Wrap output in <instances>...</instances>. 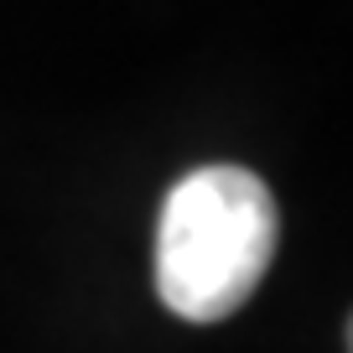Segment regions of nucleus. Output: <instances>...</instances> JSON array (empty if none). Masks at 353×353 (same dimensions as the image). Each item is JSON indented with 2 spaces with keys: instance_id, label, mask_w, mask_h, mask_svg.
<instances>
[{
  "instance_id": "1",
  "label": "nucleus",
  "mask_w": 353,
  "mask_h": 353,
  "mask_svg": "<svg viewBox=\"0 0 353 353\" xmlns=\"http://www.w3.org/2000/svg\"><path fill=\"white\" fill-rule=\"evenodd\" d=\"M281 244L276 198L250 166H198L156 223V296L182 322H223L254 296Z\"/></svg>"
}]
</instances>
